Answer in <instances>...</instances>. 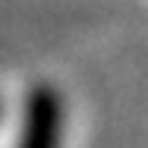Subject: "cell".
<instances>
[{"instance_id":"2","label":"cell","mask_w":148,"mask_h":148,"mask_svg":"<svg viewBox=\"0 0 148 148\" xmlns=\"http://www.w3.org/2000/svg\"><path fill=\"white\" fill-rule=\"evenodd\" d=\"M0 120H3V101H0Z\"/></svg>"},{"instance_id":"1","label":"cell","mask_w":148,"mask_h":148,"mask_svg":"<svg viewBox=\"0 0 148 148\" xmlns=\"http://www.w3.org/2000/svg\"><path fill=\"white\" fill-rule=\"evenodd\" d=\"M66 129V104L47 82L32 85L22 107V126L16 148H60Z\"/></svg>"}]
</instances>
